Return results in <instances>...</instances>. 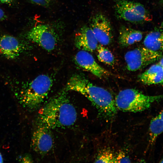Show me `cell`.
Returning a JSON list of instances; mask_svg holds the SVG:
<instances>
[{"label":"cell","instance_id":"cell-26","mask_svg":"<svg viewBox=\"0 0 163 163\" xmlns=\"http://www.w3.org/2000/svg\"><path fill=\"white\" fill-rule=\"evenodd\" d=\"M158 115L163 120V111L160 113Z\"/></svg>","mask_w":163,"mask_h":163},{"label":"cell","instance_id":"cell-20","mask_svg":"<svg viewBox=\"0 0 163 163\" xmlns=\"http://www.w3.org/2000/svg\"><path fill=\"white\" fill-rule=\"evenodd\" d=\"M29 1L36 5L46 7L50 5L52 0H29Z\"/></svg>","mask_w":163,"mask_h":163},{"label":"cell","instance_id":"cell-14","mask_svg":"<svg viewBox=\"0 0 163 163\" xmlns=\"http://www.w3.org/2000/svg\"><path fill=\"white\" fill-rule=\"evenodd\" d=\"M144 47L152 51L163 53V25L155 28L145 37Z\"/></svg>","mask_w":163,"mask_h":163},{"label":"cell","instance_id":"cell-8","mask_svg":"<svg viewBox=\"0 0 163 163\" xmlns=\"http://www.w3.org/2000/svg\"><path fill=\"white\" fill-rule=\"evenodd\" d=\"M90 27L100 44H110L113 39V30L110 22L103 14L98 13L92 18Z\"/></svg>","mask_w":163,"mask_h":163},{"label":"cell","instance_id":"cell-9","mask_svg":"<svg viewBox=\"0 0 163 163\" xmlns=\"http://www.w3.org/2000/svg\"><path fill=\"white\" fill-rule=\"evenodd\" d=\"M53 144L51 129L36 125L31 137V145L33 150L40 155H45L51 150Z\"/></svg>","mask_w":163,"mask_h":163},{"label":"cell","instance_id":"cell-19","mask_svg":"<svg viewBox=\"0 0 163 163\" xmlns=\"http://www.w3.org/2000/svg\"><path fill=\"white\" fill-rule=\"evenodd\" d=\"M130 160L126 154L123 152H119L115 156L114 163H130Z\"/></svg>","mask_w":163,"mask_h":163},{"label":"cell","instance_id":"cell-21","mask_svg":"<svg viewBox=\"0 0 163 163\" xmlns=\"http://www.w3.org/2000/svg\"><path fill=\"white\" fill-rule=\"evenodd\" d=\"M19 162L21 163H31L33 162V160L31 156L29 154H25L18 158Z\"/></svg>","mask_w":163,"mask_h":163},{"label":"cell","instance_id":"cell-28","mask_svg":"<svg viewBox=\"0 0 163 163\" xmlns=\"http://www.w3.org/2000/svg\"><path fill=\"white\" fill-rule=\"evenodd\" d=\"M160 162L163 163V157L160 160Z\"/></svg>","mask_w":163,"mask_h":163},{"label":"cell","instance_id":"cell-5","mask_svg":"<svg viewBox=\"0 0 163 163\" xmlns=\"http://www.w3.org/2000/svg\"><path fill=\"white\" fill-rule=\"evenodd\" d=\"M115 15L118 19L132 23L150 20L149 13L141 3L128 0H114Z\"/></svg>","mask_w":163,"mask_h":163},{"label":"cell","instance_id":"cell-18","mask_svg":"<svg viewBox=\"0 0 163 163\" xmlns=\"http://www.w3.org/2000/svg\"><path fill=\"white\" fill-rule=\"evenodd\" d=\"M115 155L110 150L104 149L97 155L94 162L114 163Z\"/></svg>","mask_w":163,"mask_h":163},{"label":"cell","instance_id":"cell-6","mask_svg":"<svg viewBox=\"0 0 163 163\" xmlns=\"http://www.w3.org/2000/svg\"><path fill=\"white\" fill-rule=\"evenodd\" d=\"M162 57V53L155 52L144 47L127 52L124 56V59L127 69L133 72L158 61Z\"/></svg>","mask_w":163,"mask_h":163},{"label":"cell","instance_id":"cell-1","mask_svg":"<svg viewBox=\"0 0 163 163\" xmlns=\"http://www.w3.org/2000/svg\"><path fill=\"white\" fill-rule=\"evenodd\" d=\"M76 110L65 91L51 98L40 108L36 125L49 129L66 128L77 120Z\"/></svg>","mask_w":163,"mask_h":163},{"label":"cell","instance_id":"cell-22","mask_svg":"<svg viewBox=\"0 0 163 163\" xmlns=\"http://www.w3.org/2000/svg\"><path fill=\"white\" fill-rule=\"evenodd\" d=\"M6 17V16L4 11L0 8V21L4 19Z\"/></svg>","mask_w":163,"mask_h":163},{"label":"cell","instance_id":"cell-10","mask_svg":"<svg viewBox=\"0 0 163 163\" xmlns=\"http://www.w3.org/2000/svg\"><path fill=\"white\" fill-rule=\"evenodd\" d=\"M26 48L24 42L14 37L5 35L0 36V55L7 59L17 58Z\"/></svg>","mask_w":163,"mask_h":163},{"label":"cell","instance_id":"cell-25","mask_svg":"<svg viewBox=\"0 0 163 163\" xmlns=\"http://www.w3.org/2000/svg\"><path fill=\"white\" fill-rule=\"evenodd\" d=\"M3 158L2 155V154L0 152V163L3 162Z\"/></svg>","mask_w":163,"mask_h":163},{"label":"cell","instance_id":"cell-11","mask_svg":"<svg viewBox=\"0 0 163 163\" xmlns=\"http://www.w3.org/2000/svg\"><path fill=\"white\" fill-rule=\"evenodd\" d=\"M76 63L81 68L99 78L110 75L109 72L100 66L89 52L80 50L76 54Z\"/></svg>","mask_w":163,"mask_h":163},{"label":"cell","instance_id":"cell-16","mask_svg":"<svg viewBox=\"0 0 163 163\" xmlns=\"http://www.w3.org/2000/svg\"><path fill=\"white\" fill-rule=\"evenodd\" d=\"M163 132V120L158 115L151 120L149 127L150 140L154 143L158 136Z\"/></svg>","mask_w":163,"mask_h":163},{"label":"cell","instance_id":"cell-7","mask_svg":"<svg viewBox=\"0 0 163 163\" xmlns=\"http://www.w3.org/2000/svg\"><path fill=\"white\" fill-rule=\"evenodd\" d=\"M27 39L47 51L53 50L58 42L54 30L48 25L39 24L32 28L27 34Z\"/></svg>","mask_w":163,"mask_h":163},{"label":"cell","instance_id":"cell-15","mask_svg":"<svg viewBox=\"0 0 163 163\" xmlns=\"http://www.w3.org/2000/svg\"><path fill=\"white\" fill-rule=\"evenodd\" d=\"M142 37L143 34L140 30L124 25H122L120 28L118 42L122 47H127L139 42Z\"/></svg>","mask_w":163,"mask_h":163},{"label":"cell","instance_id":"cell-27","mask_svg":"<svg viewBox=\"0 0 163 163\" xmlns=\"http://www.w3.org/2000/svg\"><path fill=\"white\" fill-rule=\"evenodd\" d=\"M160 2L162 5L163 6V0H160Z\"/></svg>","mask_w":163,"mask_h":163},{"label":"cell","instance_id":"cell-2","mask_svg":"<svg viewBox=\"0 0 163 163\" xmlns=\"http://www.w3.org/2000/svg\"><path fill=\"white\" fill-rule=\"evenodd\" d=\"M65 91L78 92L86 97L97 109L100 117L110 120L117 112L115 100L107 90L97 86L83 76L75 74L68 81Z\"/></svg>","mask_w":163,"mask_h":163},{"label":"cell","instance_id":"cell-24","mask_svg":"<svg viewBox=\"0 0 163 163\" xmlns=\"http://www.w3.org/2000/svg\"><path fill=\"white\" fill-rule=\"evenodd\" d=\"M157 62L163 67V57H162Z\"/></svg>","mask_w":163,"mask_h":163},{"label":"cell","instance_id":"cell-17","mask_svg":"<svg viewBox=\"0 0 163 163\" xmlns=\"http://www.w3.org/2000/svg\"><path fill=\"white\" fill-rule=\"evenodd\" d=\"M96 50L99 61L110 66L113 65L115 61L114 57L110 50L100 44L98 45Z\"/></svg>","mask_w":163,"mask_h":163},{"label":"cell","instance_id":"cell-23","mask_svg":"<svg viewBox=\"0 0 163 163\" xmlns=\"http://www.w3.org/2000/svg\"><path fill=\"white\" fill-rule=\"evenodd\" d=\"M13 0H0V3L9 4L12 2Z\"/></svg>","mask_w":163,"mask_h":163},{"label":"cell","instance_id":"cell-4","mask_svg":"<svg viewBox=\"0 0 163 163\" xmlns=\"http://www.w3.org/2000/svg\"><path fill=\"white\" fill-rule=\"evenodd\" d=\"M163 98V94L148 96L134 89L120 91L114 100L117 110L123 112H138L149 108L154 102Z\"/></svg>","mask_w":163,"mask_h":163},{"label":"cell","instance_id":"cell-13","mask_svg":"<svg viewBox=\"0 0 163 163\" xmlns=\"http://www.w3.org/2000/svg\"><path fill=\"white\" fill-rule=\"evenodd\" d=\"M139 79L146 85H163V67L157 62L140 75Z\"/></svg>","mask_w":163,"mask_h":163},{"label":"cell","instance_id":"cell-3","mask_svg":"<svg viewBox=\"0 0 163 163\" xmlns=\"http://www.w3.org/2000/svg\"><path fill=\"white\" fill-rule=\"evenodd\" d=\"M53 85V79L48 75H38L16 94L18 102L29 111L37 110L46 99Z\"/></svg>","mask_w":163,"mask_h":163},{"label":"cell","instance_id":"cell-12","mask_svg":"<svg viewBox=\"0 0 163 163\" xmlns=\"http://www.w3.org/2000/svg\"><path fill=\"white\" fill-rule=\"evenodd\" d=\"M75 43L77 48L88 52L96 50L98 43L90 27L86 26L82 27L75 34Z\"/></svg>","mask_w":163,"mask_h":163}]
</instances>
